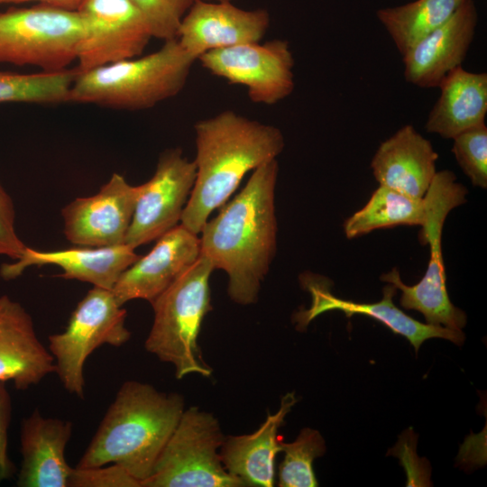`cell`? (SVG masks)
Wrapping results in <instances>:
<instances>
[{
  "instance_id": "1",
  "label": "cell",
  "mask_w": 487,
  "mask_h": 487,
  "mask_svg": "<svg viewBox=\"0 0 487 487\" xmlns=\"http://www.w3.org/2000/svg\"><path fill=\"white\" fill-rule=\"evenodd\" d=\"M277 160L255 170L244 188L199 233L200 254L228 277L229 298L240 305L258 299L277 247Z\"/></svg>"
},
{
  "instance_id": "2",
  "label": "cell",
  "mask_w": 487,
  "mask_h": 487,
  "mask_svg": "<svg viewBox=\"0 0 487 487\" xmlns=\"http://www.w3.org/2000/svg\"><path fill=\"white\" fill-rule=\"evenodd\" d=\"M194 130L197 175L180 225L199 234L245 174L275 160L285 141L278 127L232 110L198 121Z\"/></svg>"
},
{
  "instance_id": "3",
  "label": "cell",
  "mask_w": 487,
  "mask_h": 487,
  "mask_svg": "<svg viewBox=\"0 0 487 487\" xmlns=\"http://www.w3.org/2000/svg\"><path fill=\"white\" fill-rule=\"evenodd\" d=\"M184 409L178 393L161 392L137 381L124 382L77 466L116 464L142 487Z\"/></svg>"
},
{
  "instance_id": "4",
  "label": "cell",
  "mask_w": 487,
  "mask_h": 487,
  "mask_svg": "<svg viewBox=\"0 0 487 487\" xmlns=\"http://www.w3.org/2000/svg\"><path fill=\"white\" fill-rule=\"evenodd\" d=\"M196 60L177 38L170 39L148 55L78 71L68 102L126 110L151 108L184 88Z\"/></svg>"
},
{
  "instance_id": "5",
  "label": "cell",
  "mask_w": 487,
  "mask_h": 487,
  "mask_svg": "<svg viewBox=\"0 0 487 487\" xmlns=\"http://www.w3.org/2000/svg\"><path fill=\"white\" fill-rule=\"evenodd\" d=\"M214 267L201 255L151 304L154 317L145 349L171 363L177 379L190 373L209 377L212 369L203 360L198 337L205 316L212 309L209 279Z\"/></svg>"
},
{
  "instance_id": "6",
  "label": "cell",
  "mask_w": 487,
  "mask_h": 487,
  "mask_svg": "<svg viewBox=\"0 0 487 487\" xmlns=\"http://www.w3.org/2000/svg\"><path fill=\"white\" fill-rule=\"evenodd\" d=\"M466 188L456 181L448 170L436 171L424 198L427 212L418 239L429 246V261L423 278L415 285L408 286L393 268L381 276L382 281L393 284L401 291L400 306L420 312L426 323L462 330L466 324L465 313L450 300L442 253V233L448 214L466 202Z\"/></svg>"
},
{
  "instance_id": "7",
  "label": "cell",
  "mask_w": 487,
  "mask_h": 487,
  "mask_svg": "<svg viewBox=\"0 0 487 487\" xmlns=\"http://www.w3.org/2000/svg\"><path fill=\"white\" fill-rule=\"evenodd\" d=\"M83 35L78 11L44 4L9 8L0 14V63L67 69L77 60Z\"/></svg>"
},
{
  "instance_id": "8",
  "label": "cell",
  "mask_w": 487,
  "mask_h": 487,
  "mask_svg": "<svg viewBox=\"0 0 487 487\" xmlns=\"http://www.w3.org/2000/svg\"><path fill=\"white\" fill-rule=\"evenodd\" d=\"M225 436L212 413L185 409L142 487H242L225 469L220 448Z\"/></svg>"
},
{
  "instance_id": "9",
  "label": "cell",
  "mask_w": 487,
  "mask_h": 487,
  "mask_svg": "<svg viewBox=\"0 0 487 487\" xmlns=\"http://www.w3.org/2000/svg\"><path fill=\"white\" fill-rule=\"evenodd\" d=\"M126 317L112 289L93 287L78 303L65 330L49 336L54 372L68 392L83 399L87 357L103 345L119 347L130 339Z\"/></svg>"
},
{
  "instance_id": "10",
  "label": "cell",
  "mask_w": 487,
  "mask_h": 487,
  "mask_svg": "<svg viewBox=\"0 0 487 487\" xmlns=\"http://www.w3.org/2000/svg\"><path fill=\"white\" fill-rule=\"evenodd\" d=\"M198 60L211 74L247 88L251 101L275 105L294 90V58L288 41L274 39L211 51Z\"/></svg>"
},
{
  "instance_id": "11",
  "label": "cell",
  "mask_w": 487,
  "mask_h": 487,
  "mask_svg": "<svg viewBox=\"0 0 487 487\" xmlns=\"http://www.w3.org/2000/svg\"><path fill=\"white\" fill-rule=\"evenodd\" d=\"M77 11L84 25L78 71L138 57L153 38L144 16L130 0H81Z\"/></svg>"
},
{
  "instance_id": "12",
  "label": "cell",
  "mask_w": 487,
  "mask_h": 487,
  "mask_svg": "<svg viewBox=\"0 0 487 487\" xmlns=\"http://www.w3.org/2000/svg\"><path fill=\"white\" fill-rule=\"evenodd\" d=\"M196 175L194 161L184 157L181 149L164 151L159 157L152 177L141 184L124 244L136 249L177 226Z\"/></svg>"
},
{
  "instance_id": "13",
  "label": "cell",
  "mask_w": 487,
  "mask_h": 487,
  "mask_svg": "<svg viewBox=\"0 0 487 487\" xmlns=\"http://www.w3.org/2000/svg\"><path fill=\"white\" fill-rule=\"evenodd\" d=\"M141 185L133 186L114 173L96 194L77 198L61 210L64 234L77 246L124 244Z\"/></svg>"
},
{
  "instance_id": "14",
  "label": "cell",
  "mask_w": 487,
  "mask_h": 487,
  "mask_svg": "<svg viewBox=\"0 0 487 487\" xmlns=\"http://www.w3.org/2000/svg\"><path fill=\"white\" fill-rule=\"evenodd\" d=\"M300 283L309 292L311 305L308 309L299 310L294 315L293 319L299 330H305L322 313L339 310L348 317L354 314H362L380 321L393 333L406 337L416 353L423 342L434 337L446 339L458 345L464 341L462 330L421 323L397 308L393 303L397 288L393 284L389 283L383 288V298L379 302L358 303L335 297L331 292V281L320 275L303 273Z\"/></svg>"
},
{
  "instance_id": "15",
  "label": "cell",
  "mask_w": 487,
  "mask_h": 487,
  "mask_svg": "<svg viewBox=\"0 0 487 487\" xmlns=\"http://www.w3.org/2000/svg\"><path fill=\"white\" fill-rule=\"evenodd\" d=\"M270 22L263 8L245 10L232 2L195 0L181 20L177 40L198 60L211 51L260 42Z\"/></svg>"
},
{
  "instance_id": "16",
  "label": "cell",
  "mask_w": 487,
  "mask_h": 487,
  "mask_svg": "<svg viewBox=\"0 0 487 487\" xmlns=\"http://www.w3.org/2000/svg\"><path fill=\"white\" fill-rule=\"evenodd\" d=\"M156 241L147 254L124 271L112 289L121 305L138 299L152 303L200 256L198 234L180 224Z\"/></svg>"
},
{
  "instance_id": "17",
  "label": "cell",
  "mask_w": 487,
  "mask_h": 487,
  "mask_svg": "<svg viewBox=\"0 0 487 487\" xmlns=\"http://www.w3.org/2000/svg\"><path fill=\"white\" fill-rule=\"evenodd\" d=\"M477 23L474 2L464 0L445 23L402 55L405 80L423 88L438 87L450 71L462 66Z\"/></svg>"
},
{
  "instance_id": "18",
  "label": "cell",
  "mask_w": 487,
  "mask_h": 487,
  "mask_svg": "<svg viewBox=\"0 0 487 487\" xmlns=\"http://www.w3.org/2000/svg\"><path fill=\"white\" fill-rule=\"evenodd\" d=\"M135 249L124 244L114 246L41 251L26 246L23 254L11 263H4L0 275L14 280L32 266L53 265L60 268L59 277L87 282L93 287L112 289L120 275L139 257Z\"/></svg>"
},
{
  "instance_id": "19",
  "label": "cell",
  "mask_w": 487,
  "mask_h": 487,
  "mask_svg": "<svg viewBox=\"0 0 487 487\" xmlns=\"http://www.w3.org/2000/svg\"><path fill=\"white\" fill-rule=\"evenodd\" d=\"M55 370L53 358L39 340L31 315L7 295L0 296V381L18 390L38 384Z\"/></svg>"
},
{
  "instance_id": "20",
  "label": "cell",
  "mask_w": 487,
  "mask_h": 487,
  "mask_svg": "<svg viewBox=\"0 0 487 487\" xmlns=\"http://www.w3.org/2000/svg\"><path fill=\"white\" fill-rule=\"evenodd\" d=\"M437 159L431 142L407 124L380 144L371 168L380 186L420 199L436 173Z\"/></svg>"
},
{
  "instance_id": "21",
  "label": "cell",
  "mask_w": 487,
  "mask_h": 487,
  "mask_svg": "<svg viewBox=\"0 0 487 487\" xmlns=\"http://www.w3.org/2000/svg\"><path fill=\"white\" fill-rule=\"evenodd\" d=\"M72 434L68 420L45 418L34 410L24 418L21 429V487H69L71 473L65 449Z\"/></svg>"
},
{
  "instance_id": "22",
  "label": "cell",
  "mask_w": 487,
  "mask_h": 487,
  "mask_svg": "<svg viewBox=\"0 0 487 487\" xmlns=\"http://www.w3.org/2000/svg\"><path fill=\"white\" fill-rule=\"evenodd\" d=\"M295 392L282 396L274 414L268 413L261 427L251 434L225 436L220 448L222 464L244 486L271 487L275 481V458L281 452L280 427L296 404Z\"/></svg>"
},
{
  "instance_id": "23",
  "label": "cell",
  "mask_w": 487,
  "mask_h": 487,
  "mask_svg": "<svg viewBox=\"0 0 487 487\" xmlns=\"http://www.w3.org/2000/svg\"><path fill=\"white\" fill-rule=\"evenodd\" d=\"M438 87L440 95L425 124L428 133L453 139L461 133L485 123V72H471L459 66L442 79Z\"/></svg>"
},
{
  "instance_id": "24",
  "label": "cell",
  "mask_w": 487,
  "mask_h": 487,
  "mask_svg": "<svg viewBox=\"0 0 487 487\" xmlns=\"http://www.w3.org/2000/svg\"><path fill=\"white\" fill-rule=\"evenodd\" d=\"M424 197L413 198L384 186H379L367 203L344 223L348 239L367 234L374 230L399 225H422L426 218Z\"/></svg>"
},
{
  "instance_id": "25",
  "label": "cell",
  "mask_w": 487,
  "mask_h": 487,
  "mask_svg": "<svg viewBox=\"0 0 487 487\" xmlns=\"http://www.w3.org/2000/svg\"><path fill=\"white\" fill-rule=\"evenodd\" d=\"M464 0H415L379 9L376 16L400 55L445 23Z\"/></svg>"
},
{
  "instance_id": "26",
  "label": "cell",
  "mask_w": 487,
  "mask_h": 487,
  "mask_svg": "<svg viewBox=\"0 0 487 487\" xmlns=\"http://www.w3.org/2000/svg\"><path fill=\"white\" fill-rule=\"evenodd\" d=\"M77 73L76 68L32 74L0 72V104L68 102L69 90Z\"/></svg>"
},
{
  "instance_id": "27",
  "label": "cell",
  "mask_w": 487,
  "mask_h": 487,
  "mask_svg": "<svg viewBox=\"0 0 487 487\" xmlns=\"http://www.w3.org/2000/svg\"><path fill=\"white\" fill-rule=\"evenodd\" d=\"M284 458L279 467L280 487H315L318 485L313 462L326 452L321 434L309 427L303 428L290 443L280 442Z\"/></svg>"
},
{
  "instance_id": "28",
  "label": "cell",
  "mask_w": 487,
  "mask_h": 487,
  "mask_svg": "<svg viewBox=\"0 0 487 487\" xmlns=\"http://www.w3.org/2000/svg\"><path fill=\"white\" fill-rule=\"evenodd\" d=\"M452 152L474 187L487 188V127L485 123L453 138Z\"/></svg>"
},
{
  "instance_id": "29",
  "label": "cell",
  "mask_w": 487,
  "mask_h": 487,
  "mask_svg": "<svg viewBox=\"0 0 487 487\" xmlns=\"http://www.w3.org/2000/svg\"><path fill=\"white\" fill-rule=\"evenodd\" d=\"M147 21L152 37L177 38L182 18L195 0H130Z\"/></svg>"
},
{
  "instance_id": "30",
  "label": "cell",
  "mask_w": 487,
  "mask_h": 487,
  "mask_svg": "<svg viewBox=\"0 0 487 487\" xmlns=\"http://www.w3.org/2000/svg\"><path fill=\"white\" fill-rule=\"evenodd\" d=\"M69 487H141L140 482L116 464L72 468Z\"/></svg>"
},
{
  "instance_id": "31",
  "label": "cell",
  "mask_w": 487,
  "mask_h": 487,
  "mask_svg": "<svg viewBox=\"0 0 487 487\" xmlns=\"http://www.w3.org/2000/svg\"><path fill=\"white\" fill-rule=\"evenodd\" d=\"M14 223V202L0 183V255L17 260L23 254L26 245L18 236Z\"/></svg>"
},
{
  "instance_id": "32",
  "label": "cell",
  "mask_w": 487,
  "mask_h": 487,
  "mask_svg": "<svg viewBox=\"0 0 487 487\" xmlns=\"http://www.w3.org/2000/svg\"><path fill=\"white\" fill-rule=\"evenodd\" d=\"M11 415V397L5 381H0V482L11 477L15 470L7 454V432Z\"/></svg>"
},
{
  "instance_id": "33",
  "label": "cell",
  "mask_w": 487,
  "mask_h": 487,
  "mask_svg": "<svg viewBox=\"0 0 487 487\" xmlns=\"http://www.w3.org/2000/svg\"><path fill=\"white\" fill-rule=\"evenodd\" d=\"M25 2H38L40 4L49 5L62 9L77 11L81 0H0V5L20 4Z\"/></svg>"
},
{
  "instance_id": "34",
  "label": "cell",
  "mask_w": 487,
  "mask_h": 487,
  "mask_svg": "<svg viewBox=\"0 0 487 487\" xmlns=\"http://www.w3.org/2000/svg\"><path fill=\"white\" fill-rule=\"evenodd\" d=\"M207 1H216V2H233L234 0H207Z\"/></svg>"
}]
</instances>
